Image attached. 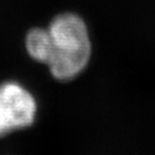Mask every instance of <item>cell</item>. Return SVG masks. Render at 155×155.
Masks as SVG:
<instances>
[{
	"instance_id": "1",
	"label": "cell",
	"mask_w": 155,
	"mask_h": 155,
	"mask_svg": "<svg viewBox=\"0 0 155 155\" xmlns=\"http://www.w3.org/2000/svg\"><path fill=\"white\" fill-rule=\"evenodd\" d=\"M50 48L45 65L55 79L69 81L80 74L91 59L92 42L81 16L66 12L53 18L48 27Z\"/></svg>"
},
{
	"instance_id": "2",
	"label": "cell",
	"mask_w": 155,
	"mask_h": 155,
	"mask_svg": "<svg viewBox=\"0 0 155 155\" xmlns=\"http://www.w3.org/2000/svg\"><path fill=\"white\" fill-rule=\"evenodd\" d=\"M36 111L34 96L19 83L0 85V137L32 125Z\"/></svg>"
},
{
	"instance_id": "3",
	"label": "cell",
	"mask_w": 155,
	"mask_h": 155,
	"mask_svg": "<svg viewBox=\"0 0 155 155\" xmlns=\"http://www.w3.org/2000/svg\"><path fill=\"white\" fill-rule=\"evenodd\" d=\"M25 46L28 55L34 61L45 64L50 48V36L48 29L40 27L30 29L26 35Z\"/></svg>"
}]
</instances>
